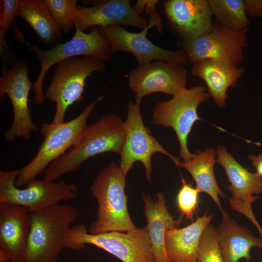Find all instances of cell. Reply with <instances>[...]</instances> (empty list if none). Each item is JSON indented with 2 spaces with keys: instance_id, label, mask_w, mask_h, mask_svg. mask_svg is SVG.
<instances>
[{
  "instance_id": "7a4b0ae2",
  "label": "cell",
  "mask_w": 262,
  "mask_h": 262,
  "mask_svg": "<svg viewBox=\"0 0 262 262\" xmlns=\"http://www.w3.org/2000/svg\"><path fill=\"white\" fill-rule=\"evenodd\" d=\"M31 227L23 262H58L66 248L71 225L79 213L73 206L58 204L30 213Z\"/></svg>"
},
{
  "instance_id": "ffe728a7",
  "label": "cell",
  "mask_w": 262,
  "mask_h": 262,
  "mask_svg": "<svg viewBox=\"0 0 262 262\" xmlns=\"http://www.w3.org/2000/svg\"><path fill=\"white\" fill-rule=\"evenodd\" d=\"M217 162L224 168L229 185L226 188L232 198L246 202H253L257 198L254 194L262 193V178L252 173L239 164L224 146L217 148Z\"/></svg>"
},
{
  "instance_id": "f546056e",
  "label": "cell",
  "mask_w": 262,
  "mask_h": 262,
  "mask_svg": "<svg viewBox=\"0 0 262 262\" xmlns=\"http://www.w3.org/2000/svg\"><path fill=\"white\" fill-rule=\"evenodd\" d=\"M158 2L157 0H138L133 7L136 13L140 16L143 11L151 16L157 12L156 5Z\"/></svg>"
},
{
  "instance_id": "6da1fadb",
  "label": "cell",
  "mask_w": 262,
  "mask_h": 262,
  "mask_svg": "<svg viewBox=\"0 0 262 262\" xmlns=\"http://www.w3.org/2000/svg\"><path fill=\"white\" fill-rule=\"evenodd\" d=\"M126 132L120 116L109 114L87 126L80 142L52 162L44 172V179L54 181L77 169L89 159L105 152L120 154Z\"/></svg>"
},
{
  "instance_id": "603a6c76",
  "label": "cell",
  "mask_w": 262,
  "mask_h": 262,
  "mask_svg": "<svg viewBox=\"0 0 262 262\" xmlns=\"http://www.w3.org/2000/svg\"><path fill=\"white\" fill-rule=\"evenodd\" d=\"M217 151L212 147L203 151L197 150L190 160L181 162L180 166L186 169L196 182V187L200 192H205L213 200L221 211L223 217L228 215L222 209L219 196L225 198L216 180L213 167L217 162Z\"/></svg>"
},
{
  "instance_id": "277c9868",
  "label": "cell",
  "mask_w": 262,
  "mask_h": 262,
  "mask_svg": "<svg viewBox=\"0 0 262 262\" xmlns=\"http://www.w3.org/2000/svg\"><path fill=\"white\" fill-rule=\"evenodd\" d=\"M126 177L114 162L97 174L90 191L98 202V217L90 225L89 233L125 232L136 228L128 210Z\"/></svg>"
},
{
  "instance_id": "4fadbf2b",
  "label": "cell",
  "mask_w": 262,
  "mask_h": 262,
  "mask_svg": "<svg viewBox=\"0 0 262 262\" xmlns=\"http://www.w3.org/2000/svg\"><path fill=\"white\" fill-rule=\"evenodd\" d=\"M248 29L234 31L219 24L210 33L181 40L182 50L190 63L206 59L238 66L244 60L243 49L247 45Z\"/></svg>"
},
{
  "instance_id": "7402d4cb",
  "label": "cell",
  "mask_w": 262,
  "mask_h": 262,
  "mask_svg": "<svg viewBox=\"0 0 262 262\" xmlns=\"http://www.w3.org/2000/svg\"><path fill=\"white\" fill-rule=\"evenodd\" d=\"M215 229L220 249L225 262H238L245 258L250 260V249L258 247L262 250V240L255 237L247 229L238 225L229 215L223 217Z\"/></svg>"
},
{
  "instance_id": "f1b7e54d",
  "label": "cell",
  "mask_w": 262,
  "mask_h": 262,
  "mask_svg": "<svg viewBox=\"0 0 262 262\" xmlns=\"http://www.w3.org/2000/svg\"><path fill=\"white\" fill-rule=\"evenodd\" d=\"M21 0H0V41H6V34L16 16Z\"/></svg>"
},
{
  "instance_id": "cb8c5ba5",
  "label": "cell",
  "mask_w": 262,
  "mask_h": 262,
  "mask_svg": "<svg viewBox=\"0 0 262 262\" xmlns=\"http://www.w3.org/2000/svg\"><path fill=\"white\" fill-rule=\"evenodd\" d=\"M17 15L26 21L47 46L58 44L63 34L44 0H21Z\"/></svg>"
},
{
  "instance_id": "44dd1931",
  "label": "cell",
  "mask_w": 262,
  "mask_h": 262,
  "mask_svg": "<svg viewBox=\"0 0 262 262\" xmlns=\"http://www.w3.org/2000/svg\"><path fill=\"white\" fill-rule=\"evenodd\" d=\"M212 218L213 214L208 215L206 213L185 227L166 231L165 248L171 262H197L201 236Z\"/></svg>"
},
{
  "instance_id": "4dcf8cb0",
  "label": "cell",
  "mask_w": 262,
  "mask_h": 262,
  "mask_svg": "<svg viewBox=\"0 0 262 262\" xmlns=\"http://www.w3.org/2000/svg\"><path fill=\"white\" fill-rule=\"evenodd\" d=\"M247 16L262 17V0H244Z\"/></svg>"
},
{
  "instance_id": "d4e9b609",
  "label": "cell",
  "mask_w": 262,
  "mask_h": 262,
  "mask_svg": "<svg viewBox=\"0 0 262 262\" xmlns=\"http://www.w3.org/2000/svg\"><path fill=\"white\" fill-rule=\"evenodd\" d=\"M218 24L234 31L248 29L250 22L244 0H208Z\"/></svg>"
},
{
  "instance_id": "9a60e30c",
  "label": "cell",
  "mask_w": 262,
  "mask_h": 262,
  "mask_svg": "<svg viewBox=\"0 0 262 262\" xmlns=\"http://www.w3.org/2000/svg\"><path fill=\"white\" fill-rule=\"evenodd\" d=\"M91 6H77L73 13L75 28L84 32L93 27L126 25L143 29L148 20L136 13L129 0L82 1Z\"/></svg>"
},
{
  "instance_id": "4316f807",
  "label": "cell",
  "mask_w": 262,
  "mask_h": 262,
  "mask_svg": "<svg viewBox=\"0 0 262 262\" xmlns=\"http://www.w3.org/2000/svg\"><path fill=\"white\" fill-rule=\"evenodd\" d=\"M62 32L66 34L73 29V13L77 6L76 0H44Z\"/></svg>"
},
{
  "instance_id": "1f68e13d",
  "label": "cell",
  "mask_w": 262,
  "mask_h": 262,
  "mask_svg": "<svg viewBox=\"0 0 262 262\" xmlns=\"http://www.w3.org/2000/svg\"><path fill=\"white\" fill-rule=\"evenodd\" d=\"M248 158L251 161L252 165L256 170V173L262 178V153L258 156L249 155Z\"/></svg>"
},
{
  "instance_id": "5bb4252c",
  "label": "cell",
  "mask_w": 262,
  "mask_h": 262,
  "mask_svg": "<svg viewBox=\"0 0 262 262\" xmlns=\"http://www.w3.org/2000/svg\"><path fill=\"white\" fill-rule=\"evenodd\" d=\"M129 81L136 101L155 93L173 96L186 88L187 70L181 64L155 61L138 65L130 72Z\"/></svg>"
},
{
  "instance_id": "5b68a950",
  "label": "cell",
  "mask_w": 262,
  "mask_h": 262,
  "mask_svg": "<svg viewBox=\"0 0 262 262\" xmlns=\"http://www.w3.org/2000/svg\"><path fill=\"white\" fill-rule=\"evenodd\" d=\"M102 99V96L98 97L87 105L79 115L68 121L57 124L50 123L42 125L40 132L44 140L33 159L18 170L16 180L17 187L26 185L36 178L52 162L80 142L90 115Z\"/></svg>"
},
{
  "instance_id": "484cf974",
  "label": "cell",
  "mask_w": 262,
  "mask_h": 262,
  "mask_svg": "<svg viewBox=\"0 0 262 262\" xmlns=\"http://www.w3.org/2000/svg\"><path fill=\"white\" fill-rule=\"evenodd\" d=\"M197 262H225L216 229L208 224L201 236L196 253Z\"/></svg>"
},
{
  "instance_id": "8992f818",
  "label": "cell",
  "mask_w": 262,
  "mask_h": 262,
  "mask_svg": "<svg viewBox=\"0 0 262 262\" xmlns=\"http://www.w3.org/2000/svg\"><path fill=\"white\" fill-rule=\"evenodd\" d=\"M86 244L102 248L123 262H156L146 226L125 232L112 231L95 234L87 232L83 224L71 227L66 248L79 250Z\"/></svg>"
},
{
  "instance_id": "e0dca14e",
  "label": "cell",
  "mask_w": 262,
  "mask_h": 262,
  "mask_svg": "<svg viewBox=\"0 0 262 262\" xmlns=\"http://www.w3.org/2000/svg\"><path fill=\"white\" fill-rule=\"evenodd\" d=\"M31 227L27 208L0 204V262H23Z\"/></svg>"
},
{
  "instance_id": "d6986e66",
  "label": "cell",
  "mask_w": 262,
  "mask_h": 262,
  "mask_svg": "<svg viewBox=\"0 0 262 262\" xmlns=\"http://www.w3.org/2000/svg\"><path fill=\"white\" fill-rule=\"evenodd\" d=\"M244 72L243 67L228 65L210 59L193 63L191 69L193 76L205 81L210 96L220 108L225 106L228 98V89L237 85L238 80Z\"/></svg>"
},
{
  "instance_id": "7c38bea8",
  "label": "cell",
  "mask_w": 262,
  "mask_h": 262,
  "mask_svg": "<svg viewBox=\"0 0 262 262\" xmlns=\"http://www.w3.org/2000/svg\"><path fill=\"white\" fill-rule=\"evenodd\" d=\"M29 66L22 58L15 61L0 78V98L6 95L13 110V121L4 134L8 141L23 137L29 140L32 132H36L38 126L32 120L28 105L29 93L33 84L28 76Z\"/></svg>"
},
{
  "instance_id": "d6a6232c",
  "label": "cell",
  "mask_w": 262,
  "mask_h": 262,
  "mask_svg": "<svg viewBox=\"0 0 262 262\" xmlns=\"http://www.w3.org/2000/svg\"><path fill=\"white\" fill-rule=\"evenodd\" d=\"M252 222L253 223V224L255 226V227L257 228L260 235H261V238L262 239V229L261 227V226L260 225V224H259V223L258 222L257 219H254L253 220Z\"/></svg>"
},
{
  "instance_id": "8fae6325",
  "label": "cell",
  "mask_w": 262,
  "mask_h": 262,
  "mask_svg": "<svg viewBox=\"0 0 262 262\" xmlns=\"http://www.w3.org/2000/svg\"><path fill=\"white\" fill-rule=\"evenodd\" d=\"M141 101H130L127 108V117L124 121L125 139L120 154L119 166L125 176L136 162L144 165L147 181L151 182V159L156 152L162 153L170 158L178 167L179 158L167 151L145 127L140 111Z\"/></svg>"
},
{
  "instance_id": "52a82bcc",
  "label": "cell",
  "mask_w": 262,
  "mask_h": 262,
  "mask_svg": "<svg viewBox=\"0 0 262 262\" xmlns=\"http://www.w3.org/2000/svg\"><path fill=\"white\" fill-rule=\"evenodd\" d=\"M105 70L104 62L88 56L72 58L56 65L45 98L56 104V111L51 122L63 123L69 106L82 99L87 78L94 73H103Z\"/></svg>"
},
{
  "instance_id": "ac0fdd59",
  "label": "cell",
  "mask_w": 262,
  "mask_h": 262,
  "mask_svg": "<svg viewBox=\"0 0 262 262\" xmlns=\"http://www.w3.org/2000/svg\"><path fill=\"white\" fill-rule=\"evenodd\" d=\"M143 197L147 220L146 227L156 262H171L165 248V232L167 230L177 229L183 215L175 219L169 213L163 192L157 193L154 201L150 196L145 193L143 194Z\"/></svg>"
},
{
  "instance_id": "3957f363",
  "label": "cell",
  "mask_w": 262,
  "mask_h": 262,
  "mask_svg": "<svg viewBox=\"0 0 262 262\" xmlns=\"http://www.w3.org/2000/svg\"><path fill=\"white\" fill-rule=\"evenodd\" d=\"M75 28V34L71 39L64 43H58L48 50L41 49L36 45L30 43L18 29L15 28L14 38L33 52L40 63V71L33 87L35 104L41 105L45 102L43 81L48 71L54 65L78 56L90 57L103 62L111 59L113 54L110 43L98 27L91 28L89 33Z\"/></svg>"
},
{
  "instance_id": "30bf717a",
  "label": "cell",
  "mask_w": 262,
  "mask_h": 262,
  "mask_svg": "<svg viewBox=\"0 0 262 262\" xmlns=\"http://www.w3.org/2000/svg\"><path fill=\"white\" fill-rule=\"evenodd\" d=\"M154 26L160 33H163V25L158 12L150 16L147 27L138 33L129 32L119 25L98 28L109 41L113 54L121 51L131 53L135 57L138 65L158 60L184 66L190 64L187 55L182 49H164L153 44L147 38L148 30Z\"/></svg>"
},
{
  "instance_id": "9c48e42d",
  "label": "cell",
  "mask_w": 262,
  "mask_h": 262,
  "mask_svg": "<svg viewBox=\"0 0 262 262\" xmlns=\"http://www.w3.org/2000/svg\"><path fill=\"white\" fill-rule=\"evenodd\" d=\"M210 97L205 86H193L182 89L168 100L158 102L154 107L152 124L173 129L179 140L180 156L184 162L193 156L187 147V138L195 123L200 120L198 106Z\"/></svg>"
},
{
  "instance_id": "83f0119b",
  "label": "cell",
  "mask_w": 262,
  "mask_h": 262,
  "mask_svg": "<svg viewBox=\"0 0 262 262\" xmlns=\"http://www.w3.org/2000/svg\"><path fill=\"white\" fill-rule=\"evenodd\" d=\"M182 187L177 196V206L181 214L191 221L196 213L198 205V195L200 193L196 188L187 183L181 179Z\"/></svg>"
},
{
  "instance_id": "ba28073f",
  "label": "cell",
  "mask_w": 262,
  "mask_h": 262,
  "mask_svg": "<svg viewBox=\"0 0 262 262\" xmlns=\"http://www.w3.org/2000/svg\"><path fill=\"white\" fill-rule=\"evenodd\" d=\"M18 170L0 171V204L10 203L24 207L34 213L70 200L76 197V185L61 181L54 182L34 178L26 188L16 185Z\"/></svg>"
},
{
  "instance_id": "2e32d148",
  "label": "cell",
  "mask_w": 262,
  "mask_h": 262,
  "mask_svg": "<svg viewBox=\"0 0 262 262\" xmlns=\"http://www.w3.org/2000/svg\"><path fill=\"white\" fill-rule=\"evenodd\" d=\"M163 5L170 27L181 40L196 38L214 29L208 0H165Z\"/></svg>"
}]
</instances>
